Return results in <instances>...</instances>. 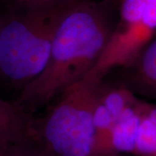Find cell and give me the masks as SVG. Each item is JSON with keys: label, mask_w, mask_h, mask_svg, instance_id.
I'll return each mask as SVG.
<instances>
[{"label": "cell", "mask_w": 156, "mask_h": 156, "mask_svg": "<svg viewBox=\"0 0 156 156\" xmlns=\"http://www.w3.org/2000/svg\"><path fill=\"white\" fill-rule=\"evenodd\" d=\"M49 1H63V0H49Z\"/></svg>", "instance_id": "ba28073f"}, {"label": "cell", "mask_w": 156, "mask_h": 156, "mask_svg": "<svg viewBox=\"0 0 156 156\" xmlns=\"http://www.w3.org/2000/svg\"><path fill=\"white\" fill-rule=\"evenodd\" d=\"M0 156H38L27 144L16 145L0 149Z\"/></svg>", "instance_id": "52a82bcc"}, {"label": "cell", "mask_w": 156, "mask_h": 156, "mask_svg": "<svg viewBox=\"0 0 156 156\" xmlns=\"http://www.w3.org/2000/svg\"><path fill=\"white\" fill-rule=\"evenodd\" d=\"M0 17V76L23 88L47 63L56 26L70 0H11Z\"/></svg>", "instance_id": "7a4b0ae2"}, {"label": "cell", "mask_w": 156, "mask_h": 156, "mask_svg": "<svg viewBox=\"0 0 156 156\" xmlns=\"http://www.w3.org/2000/svg\"><path fill=\"white\" fill-rule=\"evenodd\" d=\"M34 118L17 102L0 98V149L27 144Z\"/></svg>", "instance_id": "5b68a950"}, {"label": "cell", "mask_w": 156, "mask_h": 156, "mask_svg": "<svg viewBox=\"0 0 156 156\" xmlns=\"http://www.w3.org/2000/svg\"><path fill=\"white\" fill-rule=\"evenodd\" d=\"M128 69L125 87L134 94L156 100V37Z\"/></svg>", "instance_id": "8992f818"}, {"label": "cell", "mask_w": 156, "mask_h": 156, "mask_svg": "<svg viewBox=\"0 0 156 156\" xmlns=\"http://www.w3.org/2000/svg\"><path fill=\"white\" fill-rule=\"evenodd\" d=\"M115 24L106 3L70 0L58 21L43 71L21 89L17 103L30 113L83 79L106 49Z\"/></svg>", "instance_id": "6da1fadb"}, {"label": "cell", "mask_w": 156, "mask_h": 156, "mask_svg": "<svg viewBox=\"0 0 156 156\" xmlns=\"http://www.w3.org/2000/svg\"><path fill=\"white\" fill-rule=\"evenodd\" d=\"M155 37L156 0H121L106 49L86 76L104 79L115 69L130 67Z\"/></svg>", "instance_id": "277c9868"}, {"label": "cell", "mask_w": 156, "mask_h": 156, "mask_svg": "<svg viewBox=\"0 0 156 156\" xmlns=\"http://www.w3.org/2000/svg\"><path fill=\"white\" fill-rule=\"evenodd\" d=\"M106 89L104 79L88 76L69 87L34 119L27 145L38 156H95V112Z\"/></svg>", "instance_id": "3957f363"}, {"label": "cell", "mask_w": 156, "mask_h": 156, "mask_svg": "<svg viewBox=\"0 0 156 156\" xmlns=\"http://www.w3.org/2000/svg\"><path fill=\"white\" fill-rule=\"evenodd\" d=\"M119 1H121V0H119Z\"/></svg>", "instance_id": "9c48e42d"}]
</instances>
